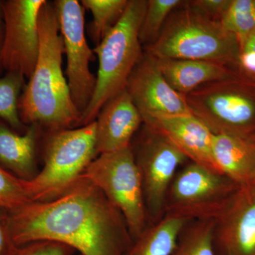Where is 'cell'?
<instances>
[{
  "label": "cell",
  "instance_id": "25",
  "mask_svg": "<svg viewBox=\"0 0 255 255\" xmlns=\"http://www.w3.org/2000/svg\"><path fill=\"white\" fill-rule=\"evenodd\" d=\"M30 201L24 179L0 164V209L9 211Z\"/></svg>",
  "mask_w": 255,
  "mask_h": 255
},
{
  "label": "cell",
  "instance_id": "19",
  "mask_svg": "<svg viewBox=\"0 0 255 255\" xmlns=\"http://www.w3.org/2000/svg\"><path fill=\"white\" fill-rule=\"evenodd\" d=\"M189 221L166 215L148 225L132 241L126 255H172L183 228Z\"/></svg>",
  "mask_w": 255,
  "mask_h": 255
},
{
  "label": "cell",
  "instance_id": "6",
  "mask_svg": "<svg viewBox=\"0 0 255 255\" xmlns=\"http://www.w3.org/2000/svg\"><path fill=\"white\" fill-rule=\"evenodd\" d=\"M97 155L96 124L51 131L44 165L33 179L25 180L30 200H52L63 194L81 177Z\"/></svg>",
  "mask_w": 255,
  "mask_h": 255
},
{
  "label": "cell",
  "instance_id": "9",
  "mask_svg": "<svg viewBox=\"0 0 255 255\" xmlns=\"http://www.w3.org/2000/svg\"><path fill=\"white\" fill-rule=\"evenodd\" d=\"M132 149L141 178L148 225L154 224L165 216L169 186L189 159L169 139L145 126L137 148Z\"/></svg>",
  "mask_w": 255,
  "mask_h": 255
},
{
  "label": "cell",
  "instance_id": "1",
  "mask_svg": "<svg viewBox=\"0 0 255 255\" xmlns=\"http://www.w3.org/2000/svg\"><path fill=\"white\" fill-rule=\"evenodd\" d=\"M6 213L16 246L50 241L80 255H126L132 243L120 211L82 175L55 199L30 201Z\"/></svg>",
  "mask_w": 255,
  "mask_h": 255
},
{
  "label": "cell",
  "instance_id": "11",
  "mask_svg": "<svg viewBox=\"0 0 255 255\" xmlns=\"http://www.w3.org/2000/svg\"><path fill=\"white\" fill-rule=\"evenodd\" d=\"M46 0L1 1L4 34L0 68L29 78L39 53L38 17Z\"/></svg>",
  "mask_w": 255,
  "mask_h": 255
},
{
  "label": "cell",
  "instance_id": "4",
  "mask_svg": "<svg viewBox=\"0 0 255 255\" xmlns=\"http://www.w3.org/2000/svg\"><path fill=\"white\" fill-rule=\"evenodd\" d=\"M147 1H128L123 16L94 48L99 60L97 82L91 101L82 114L80 127L95 122L105 104L127 88L143 54L139 35Z\"/></svg>",
  "mask_w": 255,
  "mask_h": 255
},
{
  "label": "cell",
  "instance_id": "31",
  "mask_svg": "<svg viewBox=\"0 0 255 255\" xmlns=\"http://www.w3.org/2000/svg\"></svg>",
  "mask_w": 255,
  "mask_h": 255
},
{
  "label": "cell",
  "instance_id": "10",
  "mask_svg": "<svg viewBox=\"0 0 255 255\" xmlns=\"http://www.w3.org/2000/svg\"><path fill=\"white\" fill-rule=\"evenodd\" d=\"M53 5L66 54L67 81L74 104L82 114L97 82L90 69L93 51L85 36V9L77 0H57Z\"/></svg>",
  "mask_w": 255,
  "mask_h": 255
},
{
  "label": "cell",
  "instance_id": "8",
  "mask_svg": "<svg viewBox=\"0 0 255 255\" xmlns=\"http://www.w3.org/2000/svg\"><path fill=\"white\" fill-rule=\"evenodd\" d=\"M82 176L99 188L120 211L132 241L148 226L141 178L131 145L100 154Z\"/></svg>",
  "mask_w": 255,
  "mask_h": 255
},
{
  "label": "cell",
  "instance_id": "26",
  "mask_svg": "<svg viewBox=\"0 0 255 255\" xmlns=\"http://www.w3.org/2000/svg\"><path fill=\"white\" fill-rule=\"evenodd\" d=\"M239 45L236 70L242 76L255 82V30Z\"/></svg>",
  "mask_w": 255,
  "mask_h": 255
},
{
  "label": "cell",
  "instance_id": "21",
  "mask_svg": "<svg viewBox=\"0 0 255 255\" xmlns=\"http://www.w3.org/2000/svg\"><path fill=\"white\" fill-rule=\"evenodd\" d=\"M129 0H82L84 9L91 11L93 20L88 33L96 46L114 27L127 9Z\"/></svg>",
  "mask_w": 255,
  "mask_h": 255
},
{
  "label": "cell",
  "instance_id": "22",
  "mask_svg": "<svg viewBox=\"0 0 255 255\" xmlns=\"http://www.w3.org/2000/svg\"><path fill=\"white\" fill-rule=\"evenodd\" d=\"M25 86V78L21 74L6 73L0 78V119L16 130L25 126L18 112V102Z\"/></svg>",
  "mask_w": 255,
  "mask_h": 255
},
{
  "label": "cell",
  "instance_id": "16",
  "mask_svg": "<svg viewBox=\"0 0 255 255\" xmlns=\"http://www.w3.org/2000/svg\"><path fill=\"white\" fill-rule=\"evenodd\" d=\"M212 158L218 172L238 185L255 180V142L229 134H214Z\"/></svg>",
  "mask_w": 255,
  "mask_h": 255
},
{
  "label": "cell",
  "instance_id": "12",
  "mask_svg": "<svg viewBox=\"0 0 255 255\" xmlns=\"http://www.w3.org/2000/svg\"><path fill=\"white\" fill-rule=\"evenodd\" d=\"M126 89L142 121L191 114L185 96L169 85L159 60L145 52L132 72Z\"/></svg>",
  "mask_w": 255,
  "mask_h": 255
},
{
  "label": "cell",
  "instance_id": "7",
  "mask_svg": "<svg viewBox=\"0 0 255 255\" xmlns=\"http://www.w3.org/2000/svg\"><path fill=\"white\" fill-rule=\"evenodd\" d=\"M241 186L224 174L191 162L178 170L165 199V216L216 221Z\"/></svg>",
  "mask_w": 255,
  "mask_h": 255
},
{
  "label": "cell",
  "instance_id": "20",
  "mask_svg": "<svg viewBox=\"0 0 255 255\" xmlns=\"http://www.w3.org/2000/svg\"><path fill=\"white\" fill-rule=\"evenodd\" d=\"M214 226L215 221H189L179 235L172 255H217Z\"/></svg>",
  "mask_w": 255,
  "mask_h": 255
},
{
  "label": "cell",
  "instance_id": "24",
  "mask_svg": "<svg viewBox=\"0 0 255 255\" xmlns=\"http://www.w3.org/2000/svg\"><path fill=\"white\" fill-rule=\"evenodd\" d=\"M221 23L240 43L255 30V0H231Z\"/></svg>",
  "mask_w": 255,
  "mask_h": 255
},
{
  "label": "cell",
  "instance_id": "30",
  "mask_svg": "<svg viewBox=\"0 0 255 255\" xmlns=\"http://www.w3.org/2000/svg\"><path fill=\"white\" fill-rule=\"evenodd\" d=\"M3 34H4V20H3L1 1H0V51H1V44H2Z\"/></svg>",
  "mask_w": 255,
  "mask_h": 255
},
{
  "label": "cell",
  "instance_id": "13",
  "mask_svg": "<svg viewBox=\"0 0 255 255\" xmlns=\"http://www.w3.org/2000/svg\"><path fill=\"white\" fill-rule=\"evenodd\" d=\"M217 255H255V180L242 185L215 221Z\"/></svg>",
  "mask_w": 255,
  "mask_h": 255
},
{
  "label": "cell",
  "instance_id": "2",
  "mask_svg": "<svg viewBox=\"0 0 255 255\" xmlns=\"http://www.w3.org/2000/svg\"><path fill=\"white\" fill-rule=\"evenodd\" d=\"M39 53L18 102L24 125L44 126L51 131L80 127L82 113L74 104L62 64L64 47L53 2L46 1L38 17Z\"/></svg>",
  "mask_w": 255,
  "mask_h": 255
},
{
  "label": "cell",
  "instance_id": "29",
  "mask_svg": "<svg viewBox=\"0 0 255 255\" xmlns=\"http://www.w3.org/2000/svg\"><path fill=\"white\" fill-rule=\"evenodd\" d=\"M17 247L10 232L7 213L0 209V255H14Z\"/></svg>",
  "mask_w": 255,
  "mask_h": 255
},
{
  "label": "cell",
  "instance_id": "23",
  "mask_svg": "<svg viewBox=\"0 0 255 255\" xmlns=\"http://www.w3.org/2000/svg\"><path fill=\"white\" fill-rule=\"evenodd\" d=\"M184 1L181 0H148L140 30V43L145 48L155 43L169 15Z\"/></svg>",
  "mask_w": 255,
  "mask_h": 255
},
{
  "label": "cell",
  "instance_id": "27",
  "mask_svg": "<svg viewBox=\"0 0 255 255\" xmlns=\"http://www.w3.org/2000/svg\"><path fill=\"white\" fill-rule=\"evenodd\" d=\"M73 250L50 241H37L18 246L14 255H73Z\"/></svg>",
  "mask_w": 255,
  "mask_h": 255
},
{
  "label": "cell",
  "instance_id": "17",
  "mask_svg": "<svg viewBox=\"0 0 255 255\" xmlns=\"http://www.w3.org/2000/svg\"><path fill=\"white\" fill-rule=\"evenodd\" d=\"M169 85L186 96L209 82L233 76L237 70L219 62L201 60L157 59Z\"/></svg>",
  "mask_w": 255,
  "mask_h": 255
},
{
  "label": "cell",
  "instance_id": "18",
  "mask_svg": "<svg viewBox=\"0 0 255 255\" xmlns=\"http://www.w3.org/2000/svg\"><path fill=\"white\" fill-rule=\"evenodd\" d=\"M36 124L19 134L0 122V164L24 180L36 175Z\"/></svg>",
  "mask_w": 255,
  "mask_h": 255
},
{
  "label": "cell",
  "instance_id": "14",
  "mask_svg": "<svg viewBox=\"0 0 255 255\" xmlns=\"http://www.w3.org/2000/svg\"><path fill=\"white\" fill-rule=\"evenodd\" d=\"M142 123L141 114L126 89L105 104L95 120L97 155L130 147Z\"/></svg>",
  "mask_w": 255,
  "mask_h": 255
},
{
  "label": "cell",
  "instance_id": "28",
  "mask_svg": "<svg viewBox=\"0 0 255 255\" xmlns=\"http://www.w3.org/2000/svg\"><path fill=\"white\" fill-rule=\"evenodd\" d=\"M231 0H196L189 1L191 5L206 16L221 22Z\"/></svg>",
  "mask_w": 255,
  "mask_h": 255
},
{
  "label": "cell",
  "instance_id": "5",
  "mask_svg": "<svg viewBox=\"0 0 255 255\" xmlns=\"http://www.w3.org/2000/svg\"><path fill=\"white\" fill-rule=\"evenodd\" d=\"M191 113L214 135L229 134L255 142V82L238 72L185 96Z\"/></svg>",
  "mask_w": 255,
  "mask_h": 255
},
{
  "label": "cell",
  "instance_id": "3",
  "mask_svg": "<svg viewBox=\"0 0 255 255\" xmlns=\"http://www.w3.org/2000/svg\"><path fill=\"white\" fill-rule=\"evenodd\" d=\"M239 42L219 21L184 1L169 15L155 43L145 48L157 59L219 62L236 68Z\"/></svg>",
  "mask_w": 255,
  "mask_h": 255
},
{
  "label": "cell",
  "instance_id": "15",
  "mask_svg": "<svg viewBox=\"0 0 255 255\" xmlns=\"http://www.w3.org/2000/svg\"><path fill=\"white\" fill-rule=\"evenodd\" d=\"M143 124L173 142L191 162L218 172L212 158L214 134L192 114L147 119Z\"/></svg>",
  "mask_w": 255,
  "mask_h": 255
}]
</instances>
